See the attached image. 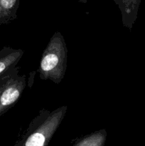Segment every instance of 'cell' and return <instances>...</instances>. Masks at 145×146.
<instances>
[{
  "label": "cell",
  "mask_w": 145,
  "mask_h": 146,
  "mask_svg": "<svg viewBox=\"0 0 145 146\" xmlns=\"http://www.w3.org/2000/svg\"><path fill=\"white\" fill-rule=\"evenodd\" d=\"M141 1L142 0H114V2L121 11L122 24L129 30H132L137 18Z\"/></svg>",
  "instance_id": "cell-5"
},
{
  "label": "cell",
  "mask_w": 145,
  "mask_h": 146,
  "mask_svg": "<svg viewBox=\"0 0 145 146\" xmlns=\"http://www.w3.org/2000/svg\"><path fill=\"white\" fill-rule=\"evenodd\" d=\"M68 111L66 106L50 111L41 109L14 146H48Z\"/></svg>",
  "instance_id": "cell-1"
},
{
  "label": "cell",
  "mask_w": 145,
  "mask_h": 146,
  "mask_svg": "<svg viewBox=\"0 0 145 146\" xmlns=\"http://www.w3.org/2000/svg\"><path fill=\"white\" fill-rule=\"evenodd\" d=\"M107 137L106 130H99L79 138L72 146H104Z\"/></svg>",
  "instance_id": "cell-7"
},
{
  "label": "cell",
  "mask_w": 145,
  "mask_h": 146,
  "mask_svg": "<svg viewBox=\"0 0 145 146\" xmlns=\"http://www.w3.org/2000/svg\"><path fill=\"white\" fill-rule=\"evenodd\" d=\"M15 67L0 81V116L12 108L19 100L26 86V75H19Z\"/></svg>",
  "instance_id": "cell-3"
},
{
  "label": "cell",
  "mask_w": 145,
  "mask_h": 146,
  "mask_svg": "<svg viewBox=\"0 0 145 146\" xmlns=\"http://www.w3.org/2000/svg\"><path fill=\"white\" fill-rule=\"evenodd\" d=\"M68 64V48L63 36L55 31L43 51L38 74L41 80L61 84L65 76Z\"/></svg>",
  "instance_id": "cell-2"
},
{
  "label": "cell",
  "mask_w": 145,
  "mask_h": 146,
  "mask_svg": "<svg viewBox=\"0 0 145 146\" xmlns=\"http://www.w3.org/2000/svg\"><path fill=\"white\" fill-rule=\"evenodd\" d=\"M20 0H0V26L9 24L17 18Z\"/></svg>",
  "instance_id": "cell-6"
},
{
  "label": "cell",
  "mask_w": 145,
  "mask_h": 146,
  "mask_svg": "<svg viewBox=\"0 0 145 146\" xmlns=\"http://www.w3.org/2000/svg\"><path fill=\"white\" fill-rule=\"evenodd\" d=\"M78 1H79V2L82 3V4H86V3L88 2V1H89V0H78Z\"/></svg>",
  "instance_id": "cell-8"
},
{
  "label": "cell",
  "mask_w": 145,
  "mask_h": 146,
  "mask_svg": "<svg viewBox=\"0 0 145 146\" xmlns=\"http://www.w3.org/2000/svg\"><path fill=\"white\" fill-rule=\"evenodd\" d=\"M22 49L4 46L0 50V81L12 71L24 55Z\"/></svg>",
  "instance_id": "cell-4"
}]
</instances>
